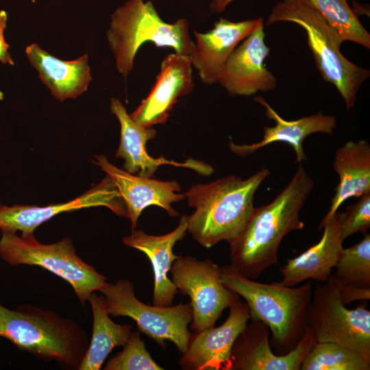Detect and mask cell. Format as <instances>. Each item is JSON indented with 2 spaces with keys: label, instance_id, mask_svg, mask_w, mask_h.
<instances>
[{
  "label": "cell",
  "instance_id": "1",
  "mask_svg": "<svg viewBox=\"0 0 370 370\" xmlns=\"http://www.w3.org/2000/svg\"><path fill=\"white\" fill-rule=\"evenodd\" d=\"M313 187V180L299 164L286 187L270 204L254 207L243 229L229 242L228 267L254 280L275 264L282 239L304 227L299 212Z\"/></svg>",
  "mask_w": 370,
  "mask_h": 370
},
{
  "label": "cell",
  "instance_id": "2",
  "mask_svg": "<svg viewBox=\"0 0 370 370\" xmlns=\"http://www.w3.org/2000/svg\"><path fill=\"white\" fill-rule=\"evenodd\" d=\"M270 174L262 168L247 179L231 175L190 186L184 195L195 211L188 216L187 232L206 248L231 241L245 225L254 195Z\"/></svg>",
  "mask_w": 370,
  "mask_h": 370
},
{
  "label": "cell",
  "instance_id": "3",
  "mask_svg": "<svg viewBox=\"0 0 370 370\" xmlns=\"http://www.w3.org/2000/svg\"><path fill=\"white\" fill-rule=\"evenodd\" d=\"M0 336L42 360L75 370L89 345L79 323L32 304L10 309L0 304Z\"/></svg>",
  "mask_w": 370,
  "mask_h": 370
},
{
  "label": "cell",
  "instance_id": "4",
  "mask_svg": "<svg viewBox=\"0 0 370 370\" xmlns=\"http://www.w3.org/2000/svg\"><path fill=\"white\" fill-rule=\"evenodd\" d=\"M221 280L245 300L249 319L262 321L269 328L277 352L285 354L297 345L307 328V312L312 295L311 280L297 287L280 282L260 283L228 266L221 267Z\"/></svg>",
  "mask_w": 370,
  "mask_h": 370
},
{
  "label": "cell",
  "instance_id": "5",
  "mask_svg": "<svg viewBox=\"0 0 370 370\" xmlns=\"http://www.w3.org/2000/svg\"><path fill=\"white\" fill-rule=\"evenodd\" d=\"M292 22L303 27L316 66L323 79L332 84L352 110L356 94L370 75L369 70L349 61L341 52L345 41L315 10L301 0H282L272 8L266 25Z\"/></svg>",
  "mask_w": 370,
  "mask_h": 370
},
{
  "label": "cell",
  "instance_id": "6",
  "mask_svg": "<svg viewBox=\"0 0 370 370\" xmlns=\"http://www.w3.org/2000/svg\"><path fill=\"white\" fill-rule=\"evenodd\" d=\"M106 37L117 71L126 77L133 69L139 48L147 42L171 47L190 58L195 47L185 18L164 22L151 1L128 0L111 16Z\"/></svg>",
  "mask_w": 370,
  "mask_h": 370
},
{
  "label": "cell",
  "instance_id": "7",
  "mask_svg": "<svg viewBox=\"0 0 370 370\" xmlns=\"http://www.w3.org/2000/svg\"><path fill=\"white\" fill-rule=\"evenodd\" d=\"M0 258L11 266H38L68 282L83 306L90 295L99 291L106 278L77 255L71 238L66 237L52 244H43L34 234L18 236L1 230Z\"/></svg>",
  "mask_w": 370,
  "mask_h": 370
},
{
  "label": "cell",
  "instance_id": "8",
  "mask_svg": "<svg viewBox=\"0 0 370 370\" xmlns=\"http://www.w3.org/2000/svg\"><path fill=\"white\" fill-rule=\"evenodd\" d=\"M99 291L110 316L130 317L140 332L161 347H165L169 341L182 354L186 352L193 335L188 329L193 320L190 304L166 307L145 304L136 298L133 283L125 279L107 282Z\"/></svg>",
  "mask_w": 370,
  "mask_h": 370
},
{
  "label": "cell",
  "instance_id": "9",
  "mask_svg": "<svg viewBox=\"0 0 370 370\" xmlns=\"http://www.w3.org/2000/svg\"><path fill=\"white\" fill-rule=\"evenodd\" d=\"M306 323L316 342L347 347L370 362V311L363 306L347 309L330 277L312 291Z\"/></svg>",
  "mask_w": 370,
  "mask_h": 370
},
{
  "label": "cell",
  "instance_id": "10",
  "mask_svg": "<svg viewBox=\"0 0 370 370\" xmlns=\"http://www.w3.org/2000/svg\"><path fill=\"white\" fill-rule=\"evenodd\" d=\"M170 272L177 291L190 297L195 332L214 327L223 311L240 299L223 284L221 267L210 259L178 256Z\"/></svg>",
  "mask_w": 370,
  "mask_h": 370
},
{
  "label": "cell",
  "instance_id": "11",
  "mask_svg": "<svg viewBox=\"0 0 370 370\" xmlns=\"http://www.w3.org/2000/svg\"><path fill=\"white\" fill-rule=\"evenodd\" d=\"M103 206L116 215L128 219L125 203L119 190L108 175L97 185L75 199L45 206L34 205L6 206L0 200V230L16 232L21 236L32 234L39 225L62 212Z\"/></svg>",
  "mask_w": 370,
  "mask_h": 370
},
{
  "label": "cell",
  "instance_id": "12",
  "mask_svg": "<svg viewBox=\"0 0 370 370\" xmlns=\"http://www.w3.org/2000/svg\"><path fill=\"white\" fill-rule=\"evenodd\" d=\"M263 20L257 18L251 32L228 58L217 82L232 96H251L277 86L275 76L264 60L270 49L264 42Z\"/></svg>",
  "mask_w": 370,
  "mask_h": 370
},
{
  "label": "cell",
  "instance_id": "13",
  "mask_svg": "<svg viewBox=\"0 0 370 370\" xmlns=\"http://www.w3.org/2000/svg\"><path fill=\"white\" fill-rule=\"evenodd\" d=\"M316 342L309 328L289 352L277 355L271 348L269 328L251 321L235 340L224 370H300L305 356Z\"/></svg>",
  "mask_w": 370,
  "mask_h": 370
},
{
  "label": "cell",
  "instance_id": "14",
  "mask_svg": "<svg viewBox=\"0 0 370 370\" xmlns=\"http://www.w3.org/2000/svg\"><path fill=\"white\" fill-rule=\"evenodd\" d=\"M249 319L248 306L238 299L230 307L228 317L222 325L193 334L188 349L179 360L181 368L224 370L233 344Z\"/></svg>",
  "mask_w": 370,
  "mask_h": 370
},
{
  "label": "cell",
  "instance_id": "15",
  "mask_svg": "<svg viewBox=\"0 0 370 370\" xmlns=\"http://www.w3.org/2000/svg\"><path fill=\"white\" fill-rule=\"evenodd\" d=\"M192 67L188 57L175 53L165 57L153 88L130 114L132 120L147 127L165 123L178 99L194 89Z\"/></svg>",
  "mask_w": 370,
  "mask_h": 370
},
{
  "label": "cell",
  "instance_id": "16",
  "mask_svg": "<svg viewBox=\"0 0 370 370\" xmlns=\"http://www.w3.org/2000/svg\"><path fill=\"white\" fill-rule=\"evenodd\" d=\"M92 162L98 165L112 180L127 208L132 230H136L143 210L155 205L164 209L169 216L178 212L171 207L185 197L179 193L181 186L177 181H162L131 174L119 169L101 154L95 156Z\"/></svg>",
  "mask_w": 370,
  "mask_h": 370
},
{
  "label": "cell",
  "instance_id": "17",
  "mask_svg": "<svg viewBox=\"0 0 370 370\" xmlns=\"http://www.w3.org/2000/svg\"><path fill=\"white\" fill-rule=\"evenodd\" d=\"M110 110L121 125V139L116 157L124 160L123 169L125 171L143 177H151L160 165L170 164L188 168L203 175H210L214 172L210 165L193 158L184 162H177L164 157H151L146 150V143L156 136V130L134 121L117 98L111 99Z\"/></svg>",
  "mask_w": 370,
  "mask_h": 370
},
{
  "label": "cell",
  "instance_id": "18",
  "mask_svg": "<svg viewBox=\"0 0 370 370\" xmlns=\"http://www.w3.org/2000/svg\"><path fill=\"white\" fill-rule=\"evenodd\" d=\"M256 23L257 18L232 22L220 18L208 32H193L197 41L190 59L202 82H217L228 58Z\"/></svg>",
  "mask_w": 370,
  "mask_h": 370
},
{
  "label": "cell",
  "instance_id": "19",
  "mask_svg": "<svg viewBox=\"0 0 370 370\" xmlns=\"http://www.w3.org/2000/svg\"><path fill=\"white\" fill-rule=\"evenodd\" d=\"M344 216V212H336L323 224V233L317 244L286 260L280 269L283 277L280 283L295 286L307 280L324 282L329 278L343 249L341 234Z\"/></svg>",
  "mask_w": 370,
  "mask_h": 370
},
{
  "label": "cell",
  "instance_id": "20",
  "mask_svg": "<svg viewBox=\"0 0 370 370\" xmlns=\"http://www.w3.org/2000/svg\"><path fill=\"white\" fill-rule=\"evenodd\" d=\"M188 216L182 215L178 225L171 232L156 236L143 230H133L123 238V243L144 253L149 259L153 272V305L166 307L173 304L178 291L169 278L173 261L178 257L173 252L175 243L183 239L187 232Z\"/></svg>",
  "mask_w": 370,
  "mask_h": 370
},
{
  "label": "cell",
  "instance_id": "21",
  "mask_svg": "<svg viewBox=\"0 0 370 370\" xmlns=\"http://www.w3.org/2000/svg\"><path fill=\"white\" fill-rule=\"evenodd\" d=\"M254 99L265 109L266 116L274 121L275 125L264 127L263 138L258 143L239 145L231 141L229 143L230 150L240 156H249L268 145L281 142L293 147L296 156L295 162L301 164L307 160L303 149L304 139L314 133L331 135L336 128V119L334 116L319 112L297 120L287 121L282 118L262 97L256 96Z\"/></svg>",
  "mask_w": 370,
  "mask_h": 370
},
{
  "label": "cell",
  "instance_id": "22",
  "mask_svg": "<svg viewBox=\"0 0 370 370\" xmlns=\"http://www.w3.org/2000/svg\"><path fill=\"white\" fill-rule=\"evenodd\" d=\"M25 53L40 80L60 102L81 95L92 81L87 53L74 60H62L36 43L27 46Z\"/></svg>",
  "mask_w": 370,
  "mask_h": 370
},
{
  "label": "cell",
  "instance_id": "23",
  "mask_svg": "<svg viewBox=\"0 0 370 370\" xmlns=\"http://www.w3.org/2000/svg\"><path fill=\"white\" fill-rule=\"evenodd\" d=\"M332 165L339 177V182L334 188L330 209L319 223V230L345 200L360 197L370 192L369 143L365 140H348L336 150Z\"/></svg>",
  "mask_w": 370,
  "mask_h": 370
},
{
  "label": "cell",
  "instance_id": "24",
  "mask_svg": "<svg viewBox=\"0 0 370 370\" xmlns=\"http://www.w3.org/2000/svg\"><path fill=\"white\" fill-rule=\"evenodd\" d=\"M330 278L345 305L370 299V234L352 247L343 248Z\"/></svg>",
  "mask_w": 370,
  "mask_h": 370
},
{
  "label": "cell",
  "instance_id": "25",
  "mask_svg": "<svg viewBox=\"0 0 370 370\" xmlns=\"http://www.w3.org/2000/svg\"><path fill=\"white\" fill-rule=\"evenodd\" d=\"M93 317L92 333L79 370H99L112 350L123 346L131 332L132 325L118 324L108 313L103 295L95 292L89 297Z\"/></svg>",
  "mask_w": 370,
  "mask_h": 370
},
{
  "label": "cell",
  "instance_id": "26",
  "mask_svg": "<svg viewBox=\"0 0 370 370\" xmlns=\"http://www.w3.org/2000/svg\"><path fill=\"white\" fill-rule=\"evenodd\" d=\"M318 12L346 41L370 49V34L347 0H301Z\"/></svg>",
  "mask_w": 370,
  "mask_h": 370
},
{
  "label": "cell",
  "instance_id": "27",
  "mask_svg": "<svg viewBox=\"0 0 370 370\" xmlns=\"http://www.w3.org/2000/svg\"><path fill=\"white\" fill-rule=\"evenodd\" d=\"M370 362L349 348L332 342H315L300 370H369Z\"/></svg>",
  "mask_w": 370,
  "mask_h": 370
},
{
  "label": "cell",
  "instance_id": "28",
  "mask_svg": "<svg viewBox=\"0 0 370 370\" xmlns=\"http://www.w3.org/2000/svg\"><path fill=\"white\" fill-rule=\"evenodd\" d=\"M121 352L112 357L104 370H162L151 358L139 330L131 332Z\"/></svg>",
  "mask_w": 370,
  "mask_h": 370
},
{
  "label": "cell",
  "instance_id": "29",
  "mask_svg": "<svg viewBox=\"0 0 370 370\" xmlns=\"http://www.w3.org/2000/svg\"><path fill=\"white\" fill-rule=\"evenodd\" d=\"M341 237L343 241L356 234H366L370 227V192L360 197L355 204L347 208L344 212Z\"/></svg>",
  "mask_w": 370,
  "mask_h": 370
},
{
  "label": "cell",
  "instance_id": "30",
  "mask_svg": "<svg viewBox=\"0 0 370 370\" xmlns=\"http://www.w3.org/2000/svg\"><path fill=\"white\" fill-rule=\"evenodd\" d=\"M7 19L8 15L6 12L0 10V61L3 64L14 65V61L8 52L9 45L5 42L3 36Z\"/></svg>",
  "mask_w": 370,
  "mask_h": 370
},
{
  "label": "cell",
  "instance_id": "31",
  "mask_svg": "<svg viewBox=\"0 0 370 370\" xmlns=\"http://www.w3.org/2000/svg\"><path fill=\"white\" fill-rule=\"evenodd\" d=\"M234 0H213L210 4V9L216 13H221L226 7Z\"/></svg>",
  "mask_w": 370,
  "mask_h": 370
},
{
  "label": "cell",
  "instance_id": "32",
  "mask_svg": "<svg viewBox=\"0 0 370 370\" xmlns=\"http://www.w3.org/2000/svg\"><path fill=\"white\" fill-rule=\"evenodd\" d=\"M3 92L0 90V101L1 100H3Z\"/></svg>",
  "mask_w": 370,
  "mask_h": 370
}]
</instances>
